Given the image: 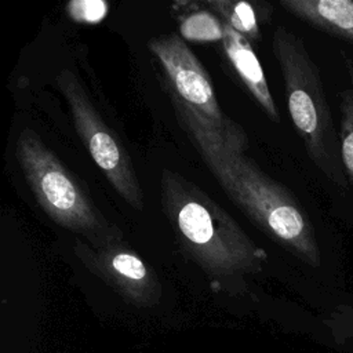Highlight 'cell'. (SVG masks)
I'll return each instance as SVG.
<instances>
[{"mask_svg": "<svg viewBox=\"0 0 353 353\" xmlns=\"http://www.w3.org/2000/svg\"><path fill=\"white\" fill-rule=\"evenodd\" d=\"M171 101L179 124L229 199L273 241L306 265L317 268L321 255L314 229L291 192L182 103Z\"/></svg>", "mask_w": 353, "mask_h": 353, "instance_id": "1", "label": "cell"}, {"mask_svg": "<svg viewBox=\"0 0 353 353\" xmlns=\"http://www.w3.org/2000/svg\"><path fill=\"white\" fill-rule=\"evenodd\" d=\"M160 194L179 245L208 276L226 280L261 270L266 251L200 186L164 168Z\"/></svg>", "mask_w": 353, "mask_h": 353, "instance_id": "2", "label": "cell"}, {"mask_svg": "<svg viewBox=\"0 0 353 353\" xmlns=\"http://www.w3.org/2000/svg\"><path fill=\"white\" fill-rule=\"evenodd\" d=\"M272 50L284 80L291 120L307 156L331 182L347 188L339 132L334 125L317 65L302 39L283 25L273 32Z\"/></svg>", "mask_w": 353, "mask_h": 353, "instance_id": "3", "label": "cell"}, {"mask_svg": "<svg viewBox=\"0 0 353 353\" xmlns=\"http://www.w3.org/2000/svg\"><path fill=\"white\" fill-rule=\"evenodd\" d=\"M15 159L36 201L52 222L91 244L123 237L36 131L23 128L18 134Z\"/></svg>", "mask_w": 353, "mask_h": 353, "instance_id": "4", "label": "cell"}, {"mask_svg": "<svg viewBox=\"0 0 353 353\" xmlns=\"http://www.w3.org/2000/svg\"><path fill=\"white\" fill-rule=\"evenodd\" d=\"M148 47L165 74V87L171 99L182 103L229 145L245 152L248 146L245 131L223 113L207 70L186 41L178 33H170L149 40Z\"/></svg>", "mask_w": 353, "mask_h": 353, "instance_id": "5", "label": "cell"}, {"mask_svg": "<svg viewBox=\"0 0 353 353\" xmlns=\"http://www.w3.org/2000/svg\"><path fill=\"white\" fill-rule=\"evenodd\" d=\"M55 83L68 103L76 132L97 167L128 205L142 211L143 192L132 160L97 112L76 74L69 69H62Z\"/></svg>", "mask_w": 353, "mask_h": 353, "instance_id": "6", "label": "cell"}, {"mask_svg": "<svg viewBox=\"0 0 353 353\" xmlns=\"http://www.w3.org/2000/svg\"><path fill=\"white\" fill-rule=\"evenodd\" d=\"M73 252L92 274L105 281L125 301L137 306H153L161 298L156 272L123 240L91 244L77 239Z\"/></svg>", "mask_w": 353, "mask_h": 353, "instance_id": "7", "label": "cell"}, {"mask_svg": "<svg viewBox=\"0 0 353 353\" xmlns=\"http://www.w3.org/2000/svg\"><path fill=\"white\" fill-rule=\"evenodd\" d=\"M222 30V47L240 80L254 97V99L259 103V106L263 109L266 116L270 120L279 123L280 114L277 106L270 94L266 76L250 41L223 21Z\"/></svg>", "mask_w": 353, "mask_h": 353, "instance_id": "8", "label": "cell"}, {"mask_svg": "<svg viewBox=\"0 0 353 353\" xmlns=\"http://www.w3.org/2000/svg\"><path fill=\"white\" fill-rule=\"evenodd\" d=\"M280 6L320 30L353 41V0H280Z\"/></svg>", "mask_w": 353, "mask_h": 353, "instance_id": "9", "label": "cell"}, {"mask_svg": "<svg viewBox=\"0 0 353 353\" xmlns=\"http://www.w3.org/2000/svg\"><path fill=\"white\" fill-rule=\"evenodd\" d=\"M211 12L221 17L223 22L243 34L248 41H255L261 36L259 19H269L272 8L268 3L258 10L261 1H230V0H207L203 3Z\"/></svg>", "mask_w": 353, "mask_h": 353, "instance_id": "10", "label": "cell"}, {"mask_svg": "<svg viewBox=\"0 0 353 353\" xmlns=\"http://www.w3.org/2000/svg\"><path fill=\"white\" fill-rule=\"evenodd\" d=\"M342 55L349 73V84L339 92V139L343 168L349 185L353 186V61L343 52Z\"/></svg>", "mask_w": 353, "mask_h": 353, "instance_id": "11", "label": "cell"}, {"mask_svg": "<svg viewBox=\"0 0 353 353\" xmlns=\"http://www.w3.org/2000/svg\"><path fill=\"white\" fill-rule=\"evenodd\" d=\"M181 37L192 41L222 40V21L208 10H190L179 17Z\"/></svg>", "mask_w": 353, "mask_h": 353, "instance_id": "12", "label": "cell"}, {"mask_svg": "<svg viewBox=\"0 0 353 353\" xmlns=\"http://www.w3.org/2000/svg\"><path fill=\"white\" fill-rule=\"evenodd\" d=\"M70 19L77 23H99L108 14V3L102 0H73L65 7Z\"/></svg>", "mask_w": 353, "mask_h": 353, "instance_id": "13", "label": "cell"}]
</instances>
